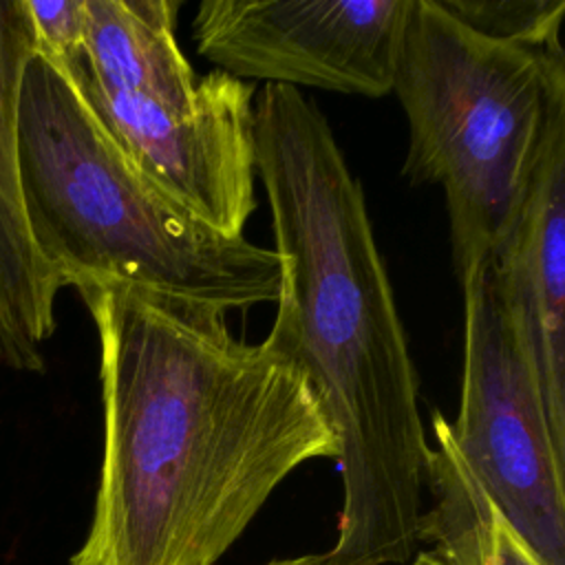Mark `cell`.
<instances>
[{
  "mask_svg": "<svg viewBox=\"0 0 565 565\" xmlns=\"http://www.w3.org/2000/svg\"><path fill=\"white\" fill-rule=\"evenodd\" d=\"M99 338L104 452L68 565H214L338 437L309 382L218 309L121 282L77 287Z\"/></svg>",
  "mask_w": 565,
  "mask_h": 565,
  "instance_id": "cell-1",
  "label": "cell"
},
{
  "mask_svg": "<svg viewBox=\"0 0 565 565\" xmlns=\"http://www.w3.org/2000/svg\"><path fill=\"white\" fill-rule=\"evenodd\" d=\"M256 174L280 263L263 344L311 382L338 437L333 550L355 565H411L428 441L419 380L362 183L320 108L296 88L256 95Z\"/></svg>",
  "mask_w": 565,
  "mask_h": 565,
  "instance_id": "cell-2",
  "label": "cell"
},
{
  "mask_svg": "<svg viewBox=\"0 0 565 565\" xmlns=\"http://www.w3.org/2000/svg\"><path fill=\"white\" fill-rule=\"evenodd\" d=\"M18 159L31 236L64 287L121 282L223 313L276 302V252L181 207L38 51L20 79Z\"/></svg>",
  "mask_w": 565,
  "mask_h": 565,
  "instance_id": "cell-3",
  "label": "cell"
},
{
  "mask_svg": "<svg viewBox=\"0 0 565 565\" xmlns=\"http://www.w3.org/2000/svg\"><path fill=\"white\" fill-rule=\"evenodd\" d=\"M408 121L404 174L444 188L459 282L488 267L527 188L565 53L501 42L439 0H411L393 90Z\"/></svg>",
  "mask_w": 565,
  "mask_h": 565,
  "instance_id": "cell-4",
  "label": "cell"
},
{
  "mask_svg": "<svg viewBox=\"0 0 565 565\" xmlns=\"http://www.w3.org/2000/svg\"><path fill=\"white\" fill-rule=\"evenodd\" d=\"M463 291V377L452 441L505 521L545 565H565V446L543 402L488 267Z\"/></svg>",
  "mask_w": 565,
  "mask_h": 565,
  "instance_id": "cell-5",
  "label": "cell"
},
{
  "mask_svg": "<svg viewBox=\"0 0 565 565\" xmlns=\"http://www.w3.org/2000/svg\"><path fill=\"white\" fill-rule=\"evenodd\" d=\"M411 0H205L192 35L218 71L287 88L384 97Z\"/></svg>",
  "mask_w": 565,
  "mask_h": 565,
  "instance_id": "cell-6",
  "label": "cell"
},
{
  "mask_svg": "<svg viewBox=\"0 0 565 565\" xmlns=\"http://www.w3.org/2000/svg\"><path fill=\"white\" fill-rule=\"evenodd\" d=\"M68 75L152 183L218 234L243 236L258 205L252 82L210 71L199 77L194 104L179 110Z\"/></svg>",
  "mask_w": 565,
  "mask_h": 565,
  "instance_id": "cell-7",
  "label": "cell"
},
{
  "mask_svg": "<svg viewBox=\"0 0 565 565\" xmlns=\"http://www.w3.org/2000/svg\"><path fill=\"white\" fill-rule=\"evenodd\" d=\"M488 276L552 435L565 446V95L550 108L534 170Z\"/></svg>",
  "mask_w": 565,
  "mask_h": 565,
  "instance_id": "cell-8",
  "label": "cell"
},
{
  "mask_svg": "<svg viewBox=\"0 0 565 565\" xmlns=\"http://www.w3.org/2000/svg\"><path fill=\"white\" fill-rule=\"evenodd\" d=\"M33 51L24 0H0V366L40 373L64 282L31 236L20 177L18 93Z\"/></svg>",
  "mask_w": 565,
  "mask_h": 565,
  "instance_id": "cell-9",
  "label": "cell"
},
{
  "mask_svg": "<svg viewBox=\"0 0 565 565\" xmlns=\"http://www.w3.org/2000/svg\"><path fill=\"white\" fill-rule=\"evenodd\" d=\"M86 57L68 73L93 86L185 110L199 93V75L177 42L174 0H84Z\"/></svg>",
  "mask_w": 565,
  "mask_h": 565,
  "instance_id": "cell-10",
  "label": "cell"
},
{
  "mask_svg": "<svg viewBox=\"0 0 565 565\" xmlns=\"http://www.w3.org/2000/svg\"><path fill=\"white\" fill-rule=\"evenodd\" d=\"M430 424L435 444L428 446L424 488L433 503L419 519V543L430 547L411 565H545L488 499L437 408Z\"/></svg>",
  "mask_w": 565,
  "mask_h": 565,
  "instance_id": "cell-11",
  "label": "cell"
},
{
  "mask_svg": "<svg viewBox=\"0 0 565 565\" xmlns=\"http://www.w3.org/2000/svg\"><path fill=\"white\" fill-rule=\"evenodd\" d=\"M455 18L481 35L536 49L563 53L561 24L563 0H439Z\"/></svg>",
  "mask_w": 565,
  "mask_h": 565,
  "instance_id": "cell-12",
  "label": "cell"
},
{
  "mask_svg": "<svg viewBox=\"0 0 565 565\" xmlns=\"http://www.w3.org/2000/svg\"><path fill=\"white\" fill-rule=\"evenodd\" d=\"M35 51L71 68L86 57V7L84 0H24Z\"/></svg>",
  "mask_w": 565,
  "mask_h": 565,
  "instance_id": "cell-13",
  "label": "cell"
},
{
  "mask_svg": "<svg viewBox=\"0 0 565 565\" xmlns=\"http://www.w3.org/2000/svg\"><path fill=\"white\" fill-rule=\"evenodd\" d=\"M265 565H355V563L347 561L331 547V550L318 552V554H302V556H294V558H274Z\"/></svg>",
  "mask_w": 565,
  "mask_h": 565,
  "instance_id": "cell-14",
  "label": "cell"
}]
</instances>
